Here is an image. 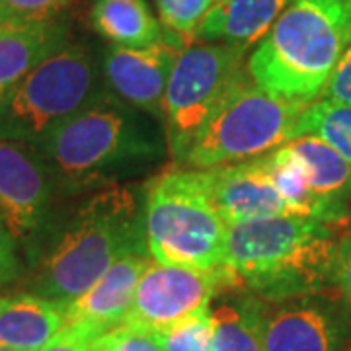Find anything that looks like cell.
Instances as JSON below:
<instances>
[{
	"label": "cell",
	"mask_w": 351,
	"mask_h": 351,
	"mask_svg": "<svg viewBox=\"0 0 351 351\" xmlns=\"http://www.w3.org/2000/svg\"><path fill=\"white\" fill-rule=\"evenodd\" d=\"M291 0H219L193 41L221 43L248 51L258 45Z\"/></svg>",
	"instance_id": "2e32d148"
},
{
	"label": "cell",
	"mask_w": 351,
	"mask_h": 351,
	"mask_svg": "<svg viewBox=\"0 0 351 351\" xmlns=\"http://www.w3.org/2000/svg\"><path fill=\"white\" fill-rule=\"evenodd\" d=\"M346 351H351V348H348V350H346Z\"/></svg>",
	"instance_id": "1f68e13d"
},
{
	"label": "cell",
	"mask_w": 351,
	"mask_h": 351,
	"mask_svg": "<svg viewBox=\"0 0 351 351\" xmlns=\"http://www.w3.org/2000/svg\"><path fill=\"white\" fill-rule=\"evenodd\" d=\"M0 351H16V350H8V348H0Z\"/></svg>",
	"instance_id": "4dcf8cb0"
},
{
	"label": "cell",
	"mask_w": 351,
	"mask_h": 351,
	"mask_svg": "<svg viewBox=\"0 0 351 351\" xmlns=\"http://www.w3.org/2000/svg\"><path fill=\"white\" fill-rule=\"evenodd\" d=\"M336 225L271 217L226 226L223 267L237 285L265 299L308 297L330 285Z\"/></svg>",
	"instance_id": "7a4b0ae2"
},
{
	"label": "cell",
	"mask_w": 351,
	"mask_h": 351,
	"mask_svg": "<svg viewBox=\"0 0 351 351\" xmlns=\"http://www.w3.org/2000/svg\"><path fill=\"white\" fill-rule=\"evenodd\" d=\"M350 336L348 313L313 295L265 313L263 320V351H346Z\"/></svg>",
	"instance_id": "30bf717a"
},
{
	"label": "cell",
	"mask_w": 351,
	"mask_h": 351,
	"mask_svg": "<svg viewBox=\"0 0 351 351\" xmlns=\"http://www.w3.org/2000/svg\"><path fill=\"white\" fill-rule=\"evenodd\" d=\"M12 20V16H10V12L6 10V6L2 4V0H0V27L6 24V22H10Z\"/></svg>",
	"instance_id": "f546056e"
},
{
	"label": "cell",
	"mask_w": 351,
	"mask_h": 351,
	"mask_svg": "<svg viewBox=\"0 0 351 351\" xmlns=\"http://www.w3.org/2000/svg\"><path fill=\"white\" fill-rule=\"evenodd\" d=\"M92 351H164L156 334L141 328L121 326L113 328L108 334L96 339Z\"/></svg>",
	"instance_id": "cb8c5ba5"
},
{
	"label": "cell",
	"mask_w": 351,
	"mask_h": 351,
	"mask_svg": "<svg viewBox=\"0 0 351 351\" xmlns=\"http://www.w3.org/2000/svg\"><path fill=\"white\" fill-rule=\"evenodd\" d=\"M308 104L277 98L244 78L189 141L178 162L191 170L242 162L293 138Z\"/></svg>",
	"instance_id": "8992f818"
},
{
	"label": "cell",
	"mask_w": 351,
	"mask_h": 351,
	"mask_svg": "<svg viewBox=\"0 0 351 351\" xmlns=\"http://www.w3.org/2000/svg\"><path fill=\"white\" fill-rule=\"evenodd\" d=\"M145 234L154 262L215 269L225 258L226 223L215 205L205 170H172L145 191Z\"/></svg>",
	"instance_id": "5b68a950"
},
{
	"label": "cell",
	"mask_w": 351,
	"mask_h": 351,
	"mask_svg": "<svg viewBox=\"0 0 351 351\" xmlns=\"http://www.w3.org/2000/svg\"><path fill=\"white\" fill-rule=\"evenodd\" d=\"M151 262L149 252H131L119 258L94 287L66 304V322L90 324L104 334L121 326L131 308L138 279Z\"/></svg>",
	"instance_id": "5bb4252c"
},
{
	"label": "cell",
	"mask_w": 351,
	"mask_h": 351,
	"mask_svg": "<svg viewBox=\"0 0 351 351\" xmlns=\"http://www.w3.org/2000/svg\"><path fill=\"white\" fill-rule=\"evenodd\" d=\"M131 252H149L145 201L133 189L110 186L76 209L27 287L38 297L71 304Z\"/></svg>",
	"instance_id": "6da1fadb"
},
{
	"label": "cell",
	"mask_w": 351,
	"mask_h": 351,
	"mask_svg": "<svg viewBox=\"0 0 351 351\" xmlns=\"http://www.w3.org/2000/svg\"><path fill=\"white\" fill-rule=\"evenodd\" d=\"M66 324V304L22 293L0 297V348L43 350Z\"/></svg>",
	"instance_id": "e0dca14e"
},
{
	"label": "cell",
	"mask_w": 351,
	"mask_h": 351,
	"mask_svg": "<svg viewBox=\"0 0 351 351\" xmlns=\"http://www.w3.org/2000/svg\"><path fill=\"white\" fill-rule=\"evenodd\" d=\"M302 160L308 188L316 197L348 209L351 197V162L322 138L304 135L287 143Z\"/></svg>",
	"instance_id": "d6986e66"
},
{
	"label": "cell",
	"mask_w": 351,
	"mask_h": 351,
	"mask_svg": "<svg viewBox=\"0 0 351 351\" xmlns=\"http://www.w3.org/2000/svg\"><path fill=\"white\" fill-rule=\"evenodd\" d=\"M94 29L117 47H149L164 39V25L147 0H96L90 12Z\"/></svg>",
	"instance_id": "ac0fdd59"
},
{
	"label": "cell",
	"mask_w": 351,
	"mask_h": 351,
	"mask_svg": "<svg viewBox=\"0 0 351 351\" xmlns=\"http://www.w3.org/2000/svg\"><path fill=\"white\" fill-rule=\"evenodd\" d=\"M100 96L90 53L64 45L0 101V141L39 147L49 131Z\"/></svg>",
	"instance_id": "52a82bcc"
},
{
	"label": "cell",
	"mask_w": 351,
	"mask_h": 351,
	"mask_svg": "<svg viewBox=\"0 0 351 351\" xmlns=\"http://www.w3.org/2000/svg\"><path fill=\"white\" fill-rule=\"evenodd\" d=\"M246 53L205 41H191L178 53L162 100L170 151L176 160L182 158L209 115L250 76Z\"/></svg>",
	"instance_id": "ba28073f"
},
{
	"label": "cell",
	"mask_w": 351,
	"mask_h": 351,
	"mask_svg": "<svg viewBox=\"0 0 351 351\" xmlns=\"http://www.w3.org/2000/svg\"><path fill=\"white\" fill-rule=\"evenodd\" d=\"M237 287L225 267L189 269L152 260L138 279L123 324L152 334L209 308L217 291Z\"/></svg>",
	"instance_id": "9c48e42d"
},
{
	"label": "cell",
	"mask_w": 351,
	"mask_h": 351,
	"mask_svg": "<svg viewBox=\"0 0 351 351\" xmlns=\"http://www.w3.org/2000/svg\"><path fill=\"white\" fill-rule=\"evenodd\" d=\"M217 2L219 0H156V8L164 29L188 45Z\"/></svg>",
	"instance_id": "7402d4cb"
},
{
	"label": "cell",
	"mask_w": 351,
	"mask_h": 351,
	"mask_svg": "<svg viewBox=\"0 0 351 351\" xmlns=\"http://www.w3.org/2000/svg\"><path fill=\"white\" fill-rule=\"evenodd\" d=\"M164 351H213L211 311L193 314L156 334Z\"/></svg>",
	"instance_id": "603a6c76"
},
{
	"label": "cell",
	"mask_w": 351,
	"mask_h": 351,
	"mask_svg": "<svg viewBox=\"0 0 351 351\" xmlns=\"http://www.w3.org/2000/svg\"><path fill=\"white\" fill-rule=\"evenodd\" d=\"M49 180L29 145L0 141V217L14 239L29 237L43 221Z\"/></svg>",
	"instance_id": "7c38bea8"
},
{
	"label": "cell",
	"mask_w": 351,
	"mask_h": 351,
	"mask_svg": "<svg viewBox=\"0 0 351 351\" xmlns=\"http://www.w3.org/2000/svg\"><path fill=\"white\" fill-rule=\"evenodd\" d=\"M205 178L226 226L291 215L260 156L205 170Z\"/></svg>",
	"instance_id": "4fadbf2b"
},
{
	"label": "cell",
	"mask_w": 351,
	"mask_h": 351,
	"mask_svg": "<svg viewBox=\"0 0 351 351\" xmlns=\"http://www.w3.org/2000/svg\"><path fill=\"white\" fill-rule=\"evenodd\" d=\"M320 98L334 101V104L351 106V45L350 49L346 51V55L341 57L336 71L330 76Z\"/></svg>",
	"instance_id": "83f0119b"
},
{
	"label": "cell",
	"mask_w": 351,
	"mask_h": 351,
	"mask_svg": "<svg viewBox=\"0 0 351 351\" xmlns=\"http://www.w3.org/2000/svg\"><path fill=\"white\" fill-rule=\"evenodd\" d=\"M304 135L322 138L351 162V106L334 104L324 98L308 104L295 125L293 138Z\"/></svg>",
	"instance_id": "44dd1931"
},
{
	"label": "cell",
	"mask_w": 351,
	"mask_h": 351,
	"mask_svg": "<svg viewBox=\"0 0 351 351\" xmlns=\"http://www.w3.org/2000/svg\"><path fill=\"white\" fill-rule=\"evenodd\" d=\"M39 151L69 186H90L154 160L160 141L137 112L101 94L49 131Z\"/></svg>",
	"instance_id": "277c9868"
},
{
	"label": "cell",
	"mask_w": 351,
	"mask_h": 351,
	"mask_svg": "<svg viewBox=\"0 0 351 351\" xmlns=\"http://www.w3.org/2000/svg\"><path fill=\"white\" fill-rule=\"evenodd\" d=\"M265 311L256 299L223 302L211 311L213 351H263Z\"/></svg>",
	"instance_id": "ffe728a7"
},
{
	"label": "cell",
	"mask_w": 351,
	"mask_h": 351,
	"mask_svg": "<svg viewBox=\"0 0 351 351\" xmlns=\"http://www.w3.org/2000/svg\"><path fill=\"white\" fill-rule=\"evenodd\" d=\"M101 336L104 332L90 324L66 322L63 330L39 351H92L96 339Z\"/></svg>",
	"instance_id": "d4e9b609"
},
{
	"label": "cell",
	"mask_w": 351,
	"mask_h": 351,
	"mask_svg": "<svg viewBox=\"0 0 351 351\" xmlns=\"http://www.w3.org/2000/svg\"><path fill=\"white\" fill-rule=\"evenodd\" d=\"M186 47L164 29V39L149 47H117L104 55V76L113 92L141 112L162 115L166 84L178 53Z\"/></svg>",
	"instance_id": "8fae6325"
},
{
	"label": "cell",
	"mask_w": 351,
	"mask_h": 351,
	"mask_svg": "<svg viewBox=\"0 0 351 351\" xmlns=\"http://www.w3.org/2000/svg\"><path fill=\"white\" fill-rule=\"evenodd\" d=\"M16 274H18L16 239L0 217V283L14 279Z\"/></svg>",
	"instance_id": "f1b7e54d"
},
{
	"label": "cell",
	"mask_w": 351,
	"mask_h": 351,
	"mask_svg": "<svg viewBox=\"0 0 351 351\" xmlns=\"http://www.w3.org/2000/svg\"><path fill=\"white\" fill-rule=\"evenodd\" d=\"M351 45V0H291L248 59L256 86L313 104Z\"/></svg>",
	"instance_id": "3957f363"
},
{
	"label": "cell",
	"mask_w": 351,
	"mask_h": 351,
	"mask_svg": "<svg viewBox=\"0 0 351 351\" xmlns=\"http://www.w3.org/2000/svg\"><path fill=\"white\" fill-rule=\"evenodd\" d=\"M330 285L338 289L341 299L351 311V226L338 237L332 269H330Z\"/></svg>",
	"instance_id": "484cf974"
},
{
	"label": "cell",
	"mask_w": 351,
	"mask_h": 351,
	"mask_svg": "<svg viewBox=\"0 0 351 351\" xmlns=\"http://www.w3.org/2000/svg\"><path fill=\"white\" fill-rule=\"evenodd\" d=\"M66 29L55 20H16L0 27V101L36 66L64 47Z\"/></svg>",
	"instance_id": "9a60e30c"
},
{
	"label": "cell",
	"mask_w": 351,
	"mask_h": 351,
	"mask_svg": "<svg viewBox=\"0 0 351 351\" xmlns=\"http://www.w3.org/2000/svg\"><path fill=\"white\" fill-rule=\"evenodd\" d=\"M73 0H2L6 10L16 20H29V22H45L55 20Z\"/></svg>",
	"instance_id": "4316f807"
}]
</instances>
